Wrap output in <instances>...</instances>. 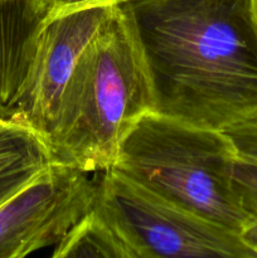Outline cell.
<instances>
[{
  "mask_svg": "<svg viewBox=\"0 0 257 258\" xmlns=\"http://www.w3.org/2000/svg\"><path fill=\"white\" fill-rule=\"evenodd\" d=\"M120 7L148 68L154 112L218 131L257 115L252 0H141Z\"/></svg>",
  "mask_w": 257,
  "mask_h": 258,
  "instance_id": "1",
  "label": "cell"
},
{
  "mask_svg": "<svg viewBox=\"0 0 257 258\" xmlns=\"http://www.w3.org/2000/svg\"><path fill=\"white\" fill-rule=\"evenodd\" d=\"M154 111L148 68L116 5L76 63L45 136L52 164L90 174L112 168L123 139Z\"/></svg>",
  "mask_w": 257,
  "mask_h": 258,
  "instance_id": "2",
  "label": "cell"
},
{
  "mask_svg": "<svg viewBox=\"0 0 257 258\" xmlns=\"http://www.w3.org/2000/svg\"><path fill=\"white\" fill-rule=\"evenodd\" d=\"M237 159L224 131L150 111L125 136L110 169L169 203L241 233L252 219L234 183Z\"/></svg>",
  "mask_w": 257,
  "mask_h": 258,
  "instance_id": "3",
  "label": "cell"
},
{
  "mask_svg": "<svg viewBox=\"0 0 257 258\" xmlns=\"http://www.w3.org/2000/svg\"><path fill=\"white\" fill-rule=\"evenodd\" d=\"M96 179L93 212L140 258H257L241 233L164 201L113 169Z\"/></svg>",
  "mask_w": 257,
  "mask_h": 258,
  "instance_id": "4",
  "label": "cell"
},
{
  "mask_svg": "<svg viewBox=\"0 0 257 258\" xmlns=\"http://www.w3.org/2000/svg\"><path fill=\"white\" fill-rule=\"evenodd\" d=\"M96 194V178L67 166H48L0 207V258H27L57 246L92 211Z\"/></svg>",
  "mask_w": 257,
  "mask_h": 258,
  "instance_id": "5",
  "label": "cell"
},
{
  "mask_svg": "<svg viewBox=\"0 0 257 258\" xmlns=\"http://www.w3.org/2000/svg\"><path fill=\"white\" fill-rule=\"evenodd\" d=\"M115 7L85 8L43 20L27 76L7 116L32 127L45 140L76 63Z\"/></svg>",
  "mask_w": 257,
  "mask_h": 258,
  "instance_id": "6",
  "label": "cell"
},
{
  "mask_svg": "<svg viewBox=\"0 0 257 258\" xmlns=\"http://www.w3.org/2000/svg\"><path fill=\"white\" fill-rule=\"evenodd\" d=\"M45 18L35 0L0 3V115H8L24 82L35 35Z\"/></svg>",
  "mask_w": 257,
  "mask_h": 258,
  "instance_id": "7",
  "label": "cell"
},
{
  "mask_svg": "<svg viewBox=\"0 0 257 258\" xmlns=\"http://www.w3.org/2000/svg\"><path fill=\"white\" fill-rule=\"evenodd\" d=\"M52 165L44 138L20 121L0 115V207Z\"/></svg>",
  "mask_w": 257,
  "mask_h": 258,
  "instance_id": "8",
  "label": "cell"
},
{
  "mask_svg": "<svg viewBox=\"0 0 257 258\" xmlns=\"http://www.w3.org/2000/svg\"><path fill=\"white\" fill-rule=\"evenodd\" d=\"M55 258H140L92 211L57 244Z\"/></svg>",
  "mask_w": 257,
  "mask_h": 258,
  "instance_id": "9",
  "label": "cell"
},
{
  "mask_svg": "<svg viewBox=\"0 0 257 258\" xmlns=\"http://www.w3.org/2000/svg\"><path fill=\"white\" fill-rule=\"evenodd\" d=\"M238 155V154H237ZM234 183L243 208L251 219L257 218V165L238 156L234 166ZM251 221V222H252Z\"/></svg>",
  "mask_w": 257,
  "mask_h": 258,
  "instance_id": "10",
  "label": "cell"
},
{
  "mask_svg": "<svg viewBox=\"0 0 257 258\" xmlns=\"http://www.w3.org/2000/svg\"><path fill=\"white\" fill-rule=\"evenodd\" d=\"M243 160L257 165V115L224 131Z\"/></svg>",
  "mask_w": 257,
  "mask_h": 258,
  "instance_id": "11",
  "label": "cell"
},
{
  "mask_svg": "<svg viewBox=\"0 0 257 258\" xmlns=\"http://www.w3.org/2000/svg\"><path fill=\"white\" fill-rule=\"evenodd\" d=\"M135 2H141V0H43V5L47 13L45 19H49L85 8L112 7V5H123Z\"/></svg>",
  "mask_w": 257,
  "mask_h": 258,
  "instance_id": "12",
  "label": "cell"
},
{
  "mask_svg": "<svg viewBox=\"0 0 257 258\" xmlns=\"http://www.w3.org/2000/svg\"><path fill=\"white\" fill-rule=\"evenodd\" d=\"M241 236L242 238L244 239V242H246L253 251L257 252V218L253 219L252 222H249V223L244 227L243 231L241 232Z\"/></svg>",
  "mask_w": 257,
  "mask_h": 258,
  "instance_id": "13",
  "label": "cell"
},
{
  "mask_svg": "<svg viewBox=\"0 0 257 258\" xmlns=\"http://www.w3.org/2000/svg\"><path fill=\"white\" fill-rule=\"evenodd\" d=\"M252 12H253V17L257 24V0H252Z\"/></svg>",
  "mask_w": 257,
  "mask_h": 258,
  "instance_id": "14",
  "label": "cell"
},
{
  "mask_svg": "<svg viewBox=\"0 0 257 258\" xmlns=\"http://www.w3.org/2000/svg\"><path fill=\"white\" fill-rule=\"evenodd\" d=\"M7 2H13V0H0V3H7ZM35 2L39 3L40 7H42L43 9H44V5H43V0H35ZM44 12H45V9H44ZM45 14H47V13H45Z\"/></svg>",
  "mask_w": 257,
  "mask_h": 258,
  "instance_id": "15",
  "label": "cell"
},
{
  "mask_svg": "<svg viewBox=\"0 0 257 258\" xmlns=\"http://www.w3.org/2000/svg\"><path fill=\"white\" fill-rule=\"evenodd\" d=\"M50 258H55V257H54V256H53V254H52V257H50Z\"/></svg>",
  "mask_w": 257,
  "mask_h": 258,
  "instance_id": "16",
  "label": "cell"
}]
</instances>
